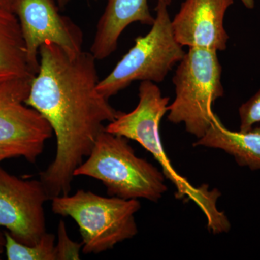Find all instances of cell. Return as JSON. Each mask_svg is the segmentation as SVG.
<instances>
[{
	"mask_svg": "<svg viewBox=\"0 0 260 260\" xmlns=\"http://www.w3.org/2000/svg\"><path fill=\"white\" fill-rule=\"evenodd\" d=\"M95 58L70 55L51 42L39 49V70L25 104L40 113L55 135V157L39 174L50 200L70 194L75 169L88 157L98 136L119 111L98 90Z\"/></svg>",
	"mask_w": 260,
	"mask_h": 260,
	"instance_id": "6da1fadb",
	"label": "cell"
},
{
	"mask_svg": "<svg viewBox=\"0 0 260 260\" xmlns=\"http://www.w3.org/2000/svg\"><path fill=\"white\" fill-rule=\"evenodd\" d=\"M138 97L139 102L135 109L129 113L120 112L114 121L105 126L106 131L135 140L148 150L160 164L166 179L175 186L176 198L194 202L207 217L210 230L214 233L223 232L230 222L223 212L217 209L220 193L208 190L207 186L197 188L191 185L174 169L164 150L159 127L167 112L169 98L162 96L158 85L150 81L141 82Z\"/></svg>",
	"mask_w": 260,
	"mask_h": 260,
	"instance_id": "7a4b0ae2",
	"label": "cell"
},
{
	"mask_svg": "<svg viewBox=\"0 0 260 260\" xmlns=\"http://www.w3.org/2000/svg\"><path fill=\"white\" fill-rule=\"evenodd\" d=\"M87 158L75 169L74 177L85 176L102 181L110 197L156 203L167 191L162 172L137 156L124 137L104 129Z\"/></svg>",
	"mask_w": 260,
	"mask_h": 260,
	"instance_id": "3957f363",
	"label": "cell"
},
{
	"mask_svg": "<svg viewBox=\"0 0 260 260\" xmlns=\"http://www.w3.org/2000/svg\"><path fill=\"white\" fill-rule=\"evenodd\" d=\"M51 200L53 213L78 224L84 254H100L138 234L135 215L141 207L138 200L106 198L79 189Z\"/></svg>",
	"mask_w": 260,
	"mask_h": 260,
	"instance_id": "277c9868",
	"label": "cell"
},
{
	"mask_svg": "<svg viewBox=\"0 0 260 260\" xmlns=\"http://www.w3.org/2000/svg\"><path fill=\"white\" fill-rule=\"evenodd\" d=\"M217 51L189 48L179 61L173 83L176 97L168 106V120L183 124L189 134L202 138L215 114L214 103L223 97L222 67Z\"/></svg>",
	"mask_w": 260,
	"mask_h": 260,
	"instance_id": "5b68a950",
	"label": "cell"
},
{
	"mask_svg": "<svg viewBox=\"0 0 260 260\" xmlns=\"http://www.w3.org/2000/svg\"><path fill=\"white\" fill-rule=\"evenodd\" d=\"M172 0H158L156 17L145 36L135 39V45L123 56L110 74L98 84L106 99L116 95L136 81H164L185 52L174 37L168 7Z\"/></svg>",
	"mask_w": 260,
	"mask_h": 260,
	"instance_id": "8992f818",
	"label": "cell"
},
{
	"mask_svg": "<svg viewBox=\"0 0 260 260\" xmlns=\"http://www.w3.org/2000/svg\"><path fill=\"white\" fill-rule=\"evenodd\" d=\"M31 78L0 82V147L34 164L53 130L44 116L25 104Z\"/></svg>",
	"mask_w": 260,
	"mask_h": 260,
	"instance_id": "52a82bcc",
	"label": "cell"
},
{
	"mask_svg": "<svg viewBox=\"0 0 260 260\" xmlns=\"http://www.w3.org/2000/svg\"><path fill=\"white\" fill-rule=\"evenodd\" d=\"M56 0H14L13 13L21 28L27 59L34 73L39 70V49L51 42L70 55L83 51V32L68 17L59 13Z\"/></svg>",
	"mask_w": 260,
	"mask_h": 260,
	"instance_id": "ba28073f",
	"label": "cell"
},
{
	"mask_svg": "<svg viewBox=\"0 0 260 260\" xmlns=\"http://www.w3.org/2000/svg\"><path fill=\"white\" fill-rule=\"evenodd\" d=\"M50 200L39 180H25L0 167V227L15 240L35 245L47 233L44 205Z\"/></svg>",
	"mask_w": 260,
	"mask_h": 260,
	"instance_id": "9c48e42d",
	"label": "cell"
},
{
	"mask_svg": "<svg viewBox=\"0 0 260 260\" xmlns=\"http://www.w3.org/2000/svg\"><path fill=\"white\" fill-rule=\"evenodd\" d=\"M234 0H184L172 20L173 32L182 47L226 49L229 37L224 18Z\"/></svg>",
	"mask_w": 260,
	"mask_h": 260,
	"instance_id": "30bf717a",
	"label": "cell"
},
{
	"mask_svg": "<svg viewBox=\"0 0 260 260\" xmlns=\"http://www.w3.org/2000/svg\"><path fill=\"white\" fill-rule=\"evenodd\" d=\"M148 0H108L99 22L90 52L96 60L107 59L117 49L119 37L130 24L152 25Z\"/></svg>",
	"mask_w": 260,
	"mask_h": 260,
	"instance_id": "8fae6325",
	"label": "cell"
},
{
	"mask_svg": "<svg viewBox=\"0 0 260 260\" xmlns=\"http://www.w3.org/2000/svg\"><path fill=\"white\" fill-rule=\"evenodd\" d=\"M193 145L220 149L232 155L240 167L260 171V126L247 132L232 131L215 114L206 133Z\"/></svg>",
	"mask_w": 260,
	"mask_h": 260,
	"instance_id": "7c38bea8",
	"label": "cell"
},
{
	"mask_svg": "<svg viewBox=\"0 0 260 260\" xmlns=\"http://www.w3.org/2000/svg\"><path fill=\"white\" fill-rule=\"evenodd\" d=\"M20 23L13 12L0 8V82L32 78Z\"/></svg>",
	"mask_w": 260,
	"mask_h": 260,
	"instance_id": "4fadbf2b",
	"label": "cell"
},
{
	"mask_svg": "<svg viewBox=\"0 0 260 260\" xmlns=\"http://www.w3.org/2000/svg\"><path fill=\"white\" fill-rule=\"evenodd\" d=\"M5 251L8 260H56L54 234L46 233L35 245H26L4 232Z\"/></svg>",
	"mask_w": 260,
	"mask_h": 260,
	"instance_id": "5bb4252c",
	"label": "cell"
},
{
	"mask_svg": "<svg viewBox=\"0 0 260 260\" xmlns=\"http://www.w3.org/2000/svg\"><path fill=\"white\" fill-rule=\"evenodd\" d=\"M83 242L78 243L70 239L63 220L57 227V242L55 244L56 260H78L83 250Z\"/></svg>",
	"mask_w": 260,
	"mask_h": 260,
	"instance_id": "9a60e30c",
	"label": "cell"
},
{
	"mask_svg": "<svg viewBox=\"0 0 260 260\" xmlns=\"http://www.w3.org/2000/svg\"><path fill=\"white\" fill-rule=\"evenodd\" d=\"M239 114L240 117L239 131H249L254 124L260 122V88L249 100L241 105Z\"/></svg>",
	"mask_w": 260,
	"mask_h": 260,
	"instance_id": "2e32d148",
	"label": "cell"
},
{
	"mask_svg": "<svg viewBox=\"0 0 260 260\" xmlns=\"http://www.w3.org/2000/svg\"><path fill=\"white\" fill-rule=\"evenodd\" d=\"M19 156L18 153L11 149L1 148L0 147V162L12 158H16Z\"/></svg>",
	"mask_w": 260,
	"mask_h": 260,
	"instance_id": "e0dca14e",
	"label": "cell"
},
{
	"mask_svg": "<svg viewBox=\"0 0 260 260\" xmlns=\"http://www.w3.org/2000/svg\"><path fill=\"white\" fill-rule=\"evenodd\" d=\"M14 0H0V8L13 12Z\"/></svg>",
	"mask_w": 260,
	"mask_h": 260,
	"instance_id": "ac0fdd59",
	"label": "cell"
},
{
	"mask_svg": "<svg viewBox=\"0 0 260 260\" xmlns=\"http://www.w3.org/2000/svg\"><path fill=\"white\" fill-rule=\"evenodd\" d=\"M5 239L4 234L0 232V254H3L5 251Z\"/></svg>",
	"mask_w": 260,
	"mask_h": 260,
	"instance_id": "d6986e66",
	"label": "cell"
},
{
	"mask_svg": "<svg viewBox=\"0 0 260 260\" xmlns=\"http://www.w3.org/2000/svg\"><path fill=\"white\" fill-rule=\"evenodd\" d=\"M241 2H242L243 4H244V6H245L246 8H249V9H252V8H254V0H241Z\"/></svg>",
	"mask_w": 260,
	"mask_h": 260,
	"instance_id": "ffe728a7",
	"label": "cell"
},
{
	"mask_svg": "<svg viewBox=\"0 0 260 260\" xmlns=\"http://www.w3.org/2000/svg\"><path fill=\"white\" fill-rule=\"evenodd\" d=\"M56 3L59 5V8L62 10L70 3V0H56Z\"/></svg>",
	"mask_w": 260,
	"mask_h": 260,
	"instance_id": "44dd1931",
	"label": "cell"
}]
</instances>
